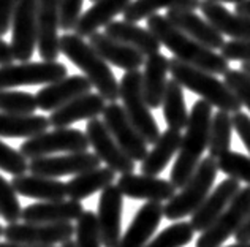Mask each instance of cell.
Segmentation results:
<instances>
[{
	"label": "cell",
	"instance_id": "52a82bcc",
	"mask_svg": "<svg viewBox=\"0 0 250 247\" xmlns=\"http://www.w3.org/2000/svg\"><path fill=\"white\" fill-rule=\"evenodd\" d=\"M90 147L87 135L78 128H54L52 132H43L27 138L21 144V154L25 159L48 157L57 152H84Z\"/></svg>",
	"mask_w": 250,
	"mask_h": 247
},
{
	"label": "cell",
	"instance_id": "f35d334b",
	"mask_svg": "<svg viewBox=\"0 0 250 247\" xmlns=\"http://www.w3.org/2000/svg\"><path fill=\"white\" fill-rule=\"evenodd\" d=\"M76 222H78L75 226L76 247H103L95 212L84 211Z\"/></svg>",
	"mask_w": 250,
	"mask_h": 247
},
{
	"label": "cell",
	"instance_id": "9a60e30c",
	"mask_svg": "<svg viewBox=\"0 0 250 247\" xmlns=\"http://www.w3.org/2000/svg\"><path fill=\"white\" fill-rule=\"evenodd\" d=\"M61 0H38L37 48L42 61L56 62L61 54Z\"/></svg>",
	"mask_w": 250,
	"mask_h": 247
},
{
	"label": "cell",
	"instance_id": "7a4b0ae2",
	"mask_svg": "<svg viewBox=\"0 0 250 247\" xmlns=\"http://www.w3.org/2000/svg\"><path fill=\"white\" fill-rule=\"evenodd\" d=\"M212 121V106L205 100L193 103L188 114L186 135L181 140V147L171 168L169 181L176 188H182L196 170L209 144V127Z\"/></svg>",
	"mask_w": 250,
	"mask_h": 247
},
{
	"label": "cell",
	"instance_id": "e0dca14e",
	"mask_svg": "<svg viewBox=\"0 0 250 247\" xmlns=\"http://www.w3.org/2000/svg\"><path fill=\"white\" fill-rule=\"evenodd\" d=\"M117 187L124 197L131 200H146V201H168L176 195V187L171 181L147 176V174L127 173L117 179Z\"/></svg>",
	"mask_w": 250,
	"mask_h": 247
},
{
	"label": "cell",
	"instance_id": "d6986e66",
	"mask_svg": "<svg viewBox=\"0 0 250 247\" xmlns=\"http://www.w3.org/2000/svg\"><path fill=\"white\" fill-rule=\"evenodd\" d=\"M92 89L90 81L84 75L65 76L56 82L46 84L37 92V105L42 111H56L57 108L63 106L65 103L84 94H89Z\"/></svg>",
	"mask_w": 250,
	"mask_h": 247
},
{
	"label": "cell",
	"instance_id": "7402d4cb",
	"mask_svg": "<svg viewBox=\"0 0 250 247\" xmlns=\"http://www.w3.org/2000/svg\"><path fill=\"white\" fill-rule=\"evenodd\" d=\"M106 100L100 94H84L57 108L49 116V124L54 128H65L80 121H90L103 114Z\"/></svg>",
	"mask_w": 250,
	"mask_h": 247
},
{
	"label": "cell",
	"instance_id": "ffe728a7",
	"mask_svg": "<svg viewBox=\"0 0 250 247\" xmlns=\"http://www.w3.org/2000/svg\"><path fill=\"white\" fill-rule=\"evenodd\" d=\"M167 18L174 27L195 38L196 41L205 44L209 49H222L225 44V38L220 32L208 19H203L200 15H196L193 10L171 8L167 11Z\"/></svg>",
	"mask_w": 250,
	"mask_h": 247
},
{
	"label": "cell",
	"instance_id": "4dcf8cb0",
	"mask_svg": "<svg viewBox=\"0 0 250 247\" xmlns=\"http://www.w3.org/2000/svg\"><path fill=\"white\" fill-rule=\"evenodd\" d=\"M116 179V171L111 168H95V170L84 171L81 174H76L73 179H70L67 185V197L70 200L81 201L84 198H89L90 195L97 192H102L103 188L111 185Z\"/></svg>",
	"mask_w": 250,
	"mask_h": 247
},
{
	"label": "cell",
	"instance_id": "484cf974",
	"mask_svg": "<svg viewBox=\"0 0 250 247\" xmlns=\"http://www.w3.org/2000/svg\"><path fill=\"white\" fill-rule=\"evenodd\" d=\"M169 59L162 53L146 57L143 71V95L150 109L162 106L168 84Z\"/></svg>",
	"mask_w": 250,
	"mask_h": 247
},
{
	"label": "cell",
	"instance_id": "f546056e",
	"mask_svg": "<svg viewBox=\"0 0 250 247\" xmlns=\"http://www.w3.org/2000/svg\"><path fill=\"white\" fill-rule=\"evenodd\" d=\"M182 135L181 132L168 128L162 132L159 140L154 143V147L147 152V155L141 162V171L147 176H159L165 170L171 159L174 157L181 147Z\"/></svg>",
	"mask_w": 250,
	"mask_h": 247
},
{
	"label": "cell",
	"instance_id": "bcb514c9",
	"mask_svg": "<svg viewBox=\"0 0 250 247\" xmlns=\"http://www.w3.org/2000/svg\"><path fill=\"white\" fill-rule=\"evenodd\" d=\"M18 2L19 0H0V37L10 30Z\"/></svg>",
	"mask_w": 250,
	"mask_h": 247
},
{
	"label": "cell",
	"instance_id": "8fae6325",
	"mask_svg": "<svg viewBox=\"0 0 250 247\" xmlns=\"http://www.w3.org/2000/svg\"><path fill=\"white\" fill-rule=\"evenodd\" d=\"M103 122L109 130V133L113 135V138L117 141V144L124 149V152L131 160L135 162L144 160V157L149 152L147 143L144 141L140 132L131 124L122 105H119L117 102L106 105L103 111Z\"/></svg>",
	"mask_w": 250,
	"mask_h": 247
},
{
	"label": "cell",
	"instance_id": "8992f818",
	"mask_svg": "<svg viewBox=\"0 0 250 247\" xmlns=\"http://www.w3.org/2000/svg\"><path fill=\"white\" fill-rule=\"evenodd\" d=\"M119 99L128 119L147 144H154L162 135L159 124L150 113L143 95V73L140 70L127 71L119 82Z\"/></svg>",
	"mask_w": 250,
	"mask_h": 247
},
{
	"label": "cell",
	"instance_id": "836d02e7",
	"mask_svg": "<svg viewBox=\"0 0 250 247\" xmlns=\"http://www.w3.org/2000/svg\"><path fill=\"white\" fill-rule=\"evenodd\" d=\"M162 8H186L195 11L200 8V0H133L122 15L125 21L138 22L155 15Z\"/></svg>",
	"mask_w": 250,
	"mask_h": 247
},
{
	"label": "cell",
	"instance_id": "e575fe53",
	"mask_svg": "<svg viewBox=\"0 0 250 247\" xmlns=\"http://www.w3.org/2000/svg\"><path fill=\"white\" fill-rule=\"evenodd\" d=\"M233 130L234 128H233L231 113L220 111L219 109L215 114H212V121H210V127H209V144H208V151L210 157L219 159L229 151Z\"/></svg>",
	"mask_w": 250,
	"mask_h": 247
},
{
	"label": "cell",
	"instance_id": "11a10c76",
	"mask_svg": "<svg viewBox=\"0 0 250 247\" xmlns=\"http://www.w3.org/2000/svg\"><path fill=\"white\" fill-rule=\"evenodd\" d=\"M61 247H76V243L75 241H71V239H70V241H67V243H63Z\"/></svg>",
	"mask_w": 250,
	"mask_h": 247
},
{
	"label": "cell",
	"instance_id": "d590c367",
	"mask_svg": "<svg viewBox=\"0 0 250 247\" xmlns=\"http://www.w3.org/2000/svg\"><path fill=\"white\" fill-rule=\"evenodd\" d=\"M195 230L190 222H176L150 239L146 247H184L192 243Z\"/></svg>",
	"mask_w": 250,
	"mask_h": 247
},
{
	"label": "cell",
	"instance_id": "f5cc1de1",
	"mask_svg": "<svg viewBox=\"0 0 250 247\" xmlns=\"http://www.w3.org/2000/svg\"><path fill=\"white\" fill-rule=\"evenodd\" d=\"M210 2H215V3H239L241 0H210Z\"/></svg>",
	"mask_w": 250,
	"mask_h": 247
},
{
	"label": "cell",
	"instance_id": "5b68a950",
	"mask_svg": "<svg viewBox=\"0 0 250 247\" xmlns=\"http://www.w3.org/2000/svg\"><path fill=\"white\" fill-rule=\"evenodd\" d=\"M217 173H219L217 159L210 157V155L206 159H201L196 170L187 181V184L163 206V217L174 222V220L192 216L210 193Z\"/></svg>",
	"mask_w": 250,
	"mask_h": 247
},
{
	"label": "cell",
	"instance_id": "c3c4849f",
	"mask_svg": "<svg viewBox=\"0 0 250 247\" xmlns=\"http://www.w3.org/2000/svg\"><path fill=\"white\" fill-rule=\"evenodd\" d=\"M15 62V56H13L11 44H8L0 37V65H8Z\"/></svg>",
	"mask_w": 250,
	"mask_h": 247
},
{
	"label": "cell",
	"instance_id": "ba28073f",
	"mask_svg": "<svg viewBox=\"0 0 250 247\" xmlns=\"http://www.w3.org/2000/svg\"><path fill=\"white\" fill-rule=\"evenodd\" d=\"M67 75V67L57 61L0 65V90L19 86H46L62 80Z\"/></svg>",
	"mask_w": 250,
	"mask_h": 247
},
{
	"label": "cell",
	"instance_id": "f907efd6",
	"mask_svg": "<svg viewBox=\"0 0 250 247\" xmlns=\"http://www.w3.org/2000/svg\"><path fill=\"white\" fill-rule=\"evenodd\" d=\"M0 247H46V246H27V244H18V243H0ZM48 247H54V246H48Z\"/></svg>",
	"mask_w": 250,
	"mask_h": 247
},
{
	"label": "cell",
	"instance_id": "ee69618b",
	"mask_svg": "<svg viewBox=\"0 0 250 247\" xmlns=\"http://www.w3.org/2000/svg\"><path fill=\"white\" fill-rule=\"evenodd\" d=\"M228 62H250V40H229L220 49Z\"/></svg>",
	"mask_w": 250,
	"mask_h": 247
},
{
	"label": "cell",
	"instance_id": "83f0119b",
	"mask_svg": "<svg viewBox=\"0 0 250 247\" xmlns=\"http://www.w3.org/2000/svg\"><path fill=\"white\" fill-rule=\"evenodd\" d=\"M133 0H97L89 10H85L75 25V34L81 38H89L113 19L127 10Z\"/></svg>",
	"mask_w": 250,
	"mask_h": 247
},
{
	"label": "cell",
	"instance_id": "60d3db41",
	"mask_svg": "<svg viewBox=\"0 0 250 247\" xmlns=\"http://www.w3.org/2000/svg\"><path fill=\"white\" fill-rule=\"evenodd\" d=\"M0 170L13 176L25 174V171H29V160L21 154V151H16L0 140Z\"/></svg>",
	"mask_w": 250,
	"mask_h": 247
},
{
	"label": "cell",
	"instance_id": "681fc988",
	"mask_svg": "<svg viewBox=\"0 0 250 247\" xmlns=\"http://www.w3.org/2000/svg\"><path fill=\"white\" fill-rule=\"evenodd\" d=\"M234 11L242 16L250 18V0H241L239 3H234Z\"/></svg>",
	"mask_w": 250,
	"mask_h": 247
},
{
	"label": "cell",
	"instance_id": "ab89813d",
	"mask_svg": "<svg viewBox=\"0 0 250 247\" xmlns=\"http://www.w3.org/2000/svg\"><path fill=\"white\" fill-rule=\"evenodd\" d=\"M16 195L18 193L10 181H6L0 174V217H3L8 224L18 222L22 216V207Z\"/></svg>",
	"mask_w": 250,
	"mask_h": 247
},
{
	"label": "cell",
	"instance_id": "8d00e7d4",
	"mask_svg": "<svg viewBox=\"0 0 250 247\" xmlns=\"http://www.w3.org/2000/svg\"><path fill=\"white\" fill-rule=\"evenodd\" d=\"M38 109L35 95L22 90H0V113L34 114Z\"/></svg>",
	"mask_w": 250,
	"mask_h": 247
},
{
	"label": "cell",
	"instance_id": "3957f363",
	"mask_svg": "<svg viewBox=\"0 0 250 247\" xmlns=\"http://www.w3.org/2000/svg\"><path fill=\"white\" fill-rule=\"evenodd\" d=\"M61 54L83 71L84 76L90 81L92 87H95L104 100L109 103L117 102L119 82L108 62L84 38L65 32V35L61 37Z\"/></svg>",
	"mask_w": 250,
	"mask_h": 247
},
{
	"label": "cell",
	"instance_id": "816d5d0a",
	"mask_svg": "<svg viewBox=\"0 0 250 247\" xmlns=\"http://www.w3.org/2000/svg\"><path fill=\"white\" fill-rule=\"evenodd\" d=\"M241 71L250 78V62H242L241 63Z\"/></svg>",
	"mask_w": 250,
	"mask_h": 247
},
{
	"label": "cell",
	"instance_id": "6da1fadb",
	"mask_svg": "<svg viewBox=\"0 0 250 247\" xmlns=\"http://www.w3.org/2000/svg\"><path fill=\"white\" fill-rule=\"evenodd\" d=\"M147 29L157 37L162 46L173 53L174 59L212 75H225L229 70V62L220 53H215L214 49H209L195 38L184 34L168 21L167 16L159 13L149 16Z\"/></svg>",
	"mask_w": 250,
	"mask_h": 247
},
{
	"label": "cell",
	"instance_id": "5bb4252c",
	"mask_svg": "<svg viewBox=\"0 0 250 247\" xmlns=\"http://www.w3.org/2000/svg\"><path fill=\"white\" fill-rule=\"evenodd\" d=\"M102 160L94 152H71L57 157H38L29 162V171L32 174L46 178H61L70 174H81L84 171L100 168Z\"/></svg>",
	"mask_w": 250,
	"mask_h": 247
},
{
	"label": "cell",
	"instance_id": "7bdbcfd3",
	"mask_svg": "<svg viewBox=\"0 0 250 247\" xmlns=\"http://www.w3.org/2000/svg\"><path fill=\"white\" fill-rule=\"evenodd\" d=\"M84 0H61V29L75 30L78 19L83 15Z\"/></svg>",
	"mask_w": 250,
	"mask_h": 247
},
{
	"label": "cell",
	"instance_id": "b9f144b4",
	"mask_svg": "<svg viewBox=\"0 0 250 247\" xmlns=\"http://www.w3.org/2000/svg\"><path fill=\"white\" fill-rule=\"evenodd\" d=\"M223 76H225V81L223 82L238 95L242 106H246L250 111V78L242 73L241 70H231V68Z\"/></svg>",
	"mask_w": 250,
	"mask_h": 247
},
{
	"label": "cell",
	"instance_id": "9c48e42d",
	"mask_svg": "<svg viewBox=\"0 0 250 247\" xmlns=\"http://www.w3.org/2000/svg\"><path fill=\"white\" fill-rule=\"evenodd\" d=\"M250 212V185L241 188L238 195L231 200L212 225L200 235L195 247H222L228 238L234 236V233L246 220Z\"/></svg>",
	"mask_w": 250,
	"mask_h": 247
},
{
	"label": "cell",
	"instance_id": "1f68e13d",
	"mask_svg": "<svg viewBox=\"0 0 250 247\" xmlns=\"http://www.w3.org/2000/svg\"><path fill=\"white\" fill-rule=\"evenodd\" d=\"M49 119L42 114H6L0 113L2 138H32L48 130Z\"/></svg>",
	"mask_w": 250,
	"mask_h": 247
},
{
	"label": "cell",
	"instance_id": "9f6ffc18",
	"mask_svg": "<svg viewBox=\"0 0 250 247\" xmlns=\"http://www.w3.org/2000/svg\"><path fill=\"white\" fill-rule=\"evenodd\" d=\"M3 230H5V228H3L2 225H0V236H3Z\"/></svg>",
	"mask_w": 250,
	"mask_h": 247
},
{
	"label": "cell",
	"instance_id": "d6a6232c",
	"mask_svg": "<svg viewBox=\"0 0 250 247\" xmlns=\"http://www.w3.org/2000/svg\"><path fill=\"white\" fill-rule=\"evenodd\" d=\"M162 108H163V118L167 121L168 128L181 132V130L187 127L190 113H187L184 87L176 80H168Z\"/></svg>",
	"mask_w": 250,
	"mask_h": 247
},
{
	"label": "cell",
	"instance_id": "603a6c76",
	"mask_svg": "<svg viewBox=\"0 0 250 247\" xmlns=\"http://www.w3.org/2000/svg\"><path fill=\"white\" fill-rule=\"evenodd\" d=\"M84 207L76 200L40 201L22 209L21 219L25 224H62L73 222L81 217Z\"/></svg>",
	"mask_w": 250,
	"mask_h": 247
},
{
	"label": "cell",
	"instance_id": "74e56055",
	"mask_svg": "<svg viewBox=\"0 0 250 247\" xmlns=\"http://www.w3.org/2000/svg\"><path fill=\"white\" fill-rule=\"evenodd\" d=\"M219 171L227 174L228 178H233L239 183H246L250 185V157L241 152L228 151L222 157L217 159Z\"/></svg>",
	"mask_w": 250,
	"mask_h": 247
},
{
	"label": "cell",
	"instance_id": "277c9868",
	"mask_svg": "<svg viewBox=\"0 0 250 247\" xmlns=\"http://www.w3.org/2000/svg\"><path fill=\"white\" fill-rule=\"evenodd\" d=\"M169 73L182 87L200 95L201 100L208 102L210 106H215L220 111L227 113L241 111L242 103L238 95L209 71L192 67L177 59H169Z\"/></svg>",
	"mask_w": 250,
	"mask_h": 247
},
{
	"label": "cell",
	"instance_id": "4316f807",
	"mask_svg": "<svg viewBox=\"0 0 250 247\" xmlns=\"http://www.w3.org/2000/svg\"><path fill=\"white\" fill-rule=\"evenodd\" d=\"M104 35L138 49L146 57L160 53L162 48L160 41L149 29H144L136 22L125 21V19L124 21H111L104 27Z\"/></svg>",
	"mask_w": 250,
	"mask_h": 247
},
{
	"label": "cell",
	"instance_id": "f6af8a7d",
	"mask_svg": "<svg viewBox=\"0 0 250 247\" xmlns=\"http://www.w3.org/2000/svg\"><path fill=\"white\" fill-rule=\"evenodd\" d=\"M231 119H233L234 132L238 133V136L241 138V141L244 143L246 149L250 154V116L242 111H238V113H233Z\"/></svg>",
	"mask_w": 250,
	"mask_h": 247
},
{
	"label": "cell",
	"instance_id": "30bf717a",
	"mask_svg": "<svg viewBox=\"0 0 250 247\" xmlns=\"http://www.w3.org/2000/svg\"><path fill=\"white\" fill-rule=\"evenodd\" d=\"M75 235L71 222L62 224H8L3 230V238L8 243L27 246H54L70 241Z\"/></svg>",
	"mask_w": 250,
	"mask_h": 247
},
{
	"label": "cell",
	"instance_id": "7dc6e473",
	"mask_svg": "<svg viewBox=\"0 0 250 247\" xmlns=\"http://www.w3.org/2000/svg\"><path fill=\"white\" fill-rule=\"evenodd\" d=\"M234 239L236 243H250V212L247 214L246 220L242 222L238 231L234 233Z\"/></svg>",
	"mask_w": 250,
	"mask_h": 247
},
{
	"label": "cell",
	"instance_id": "db71d44e",
	"mask_svg": "<svg viewBox=\"0 0 250 247\" xmlns=\"http://www.w3.org/2000/svg\"><path fill=\"white\" fill-rule=\"evenodd\" d=\"M227 247H250V243H236V244L227 246Z\"/></svg>",
	"mask_w": 250,
	"mask_h": 247
},
{
	"label": "cell",
	"instance_id": "ac0fdd59",
	"mask_svg": "<svg viewBox=\"0 0 250 247\" xmlns=\"http://www.w3.org/2000/svg\"><path fill=\"white\" fill-rule=\"evenodd\" d=\"M239 190V181L233 178H227L220 184H217V187L205 198L198 209L190 216V224H192L193 230L203 233L209 225H212Z\"/></svg>",
	"mask_w": 250,
	"mask_h": 247
},
{
	"label": "cell",
	"instance_id": "cb8c5ba5",
	"mask_svg": "<svg viewBox=\"0 0 250 247\" xmlns=\"http://www.w3.org/2000/svg\"><path fill=\"white\" fill-rule=\"evenodd\" d=\"M89 44L108 63L125 71L138 70L146 62V56L141 54L138 49L117 40H113L111 37L100 34V32H95L94 35L89 37Z\"/></svg>",
	"mask_w": 250,
	"mask_h": 247
},
{
	"label": "cell",
	"instance_id": "2e32d148",
	"mask_svg": "<svg viewBox=\"0 0 250 247\" xmlns=\"http://www.w3.org/2000/svg\"><path fill=\"white\" fill-rule=\"evenodd\" d=\"M122 209L124 195L119 187L111 184L103 188L98 200V230H100L103 247H116L122 236Z\"/></svg>",
	"mask_w": 250,
	"mask_h": 247
},
{
	"label": "cell",
	"instance_id": "44dd1931",
	"mask_svg": "<svg viewBox=\"0 0 250 247\" xmlns=\"http://www.w3.org/2000/svg\"><path fill=\"white\" fill-rule=\"evenodd\" d=\"M163 217V205L159 201H147L144 203L133 220L128 225L127 231L121 236V241L116 247H146L155 230L159 228Z\"/></svg>",
	"mask_w": 250,
	"mask_h": 247
},
{
	"label": "cell",
	"instance_id": "6f0895ef",
	"mask_svg": "<svg viewBox=\"0 0 250 247\" xmlns=\"http://www.w3.org/2000/svg\"><path fill=\"white\" fill-rule=\"evenodd\" d=\"M92 2H97V0H92Z\"/></svg>",
	"mask_w": 250,
	"mask_h": 247
},
{
	"label": "cell",
	"instance_id": "7c38bea8",
	"mask_svg": "<svg viewBox=\"0 0 250 247\" xmlns=\"http://www.w3.org/2000/svg\"><path fill=\"white\" fill-rule=\"evenodd\" d=\"M38 0H19L13 16L11 49L15 61L29 62L37 48Z\"/></svg>",
	"mask_w": 250,
	"mask_h": 247
},
{
	"label": "cell",
	"instance_id": "d4e9b609",
	"mask_svg": "<svg viewBox=\"0 0 250 247\" xmlns=\"http://www.w3.org/2000/svg\"><path fill=\"white\" fill-rule=\"evenodd\" d=\"M200 11L222 35L231 37L233 40H250V18L229 11L222 3L210 0H201Z\"/></svg>",
	"mask_w": 250,
	"mask_h": 247
},
{
	"label": "cell",
	"instance_id": "4fadbf2b",
	"mask_svg": "<svg viewBox=\"0 0 250 247\" xmlns=\"http://www.w3.org/2000/svg\"><path fill=\"white\" fill-rule=\"evenodd\" d=\"M85 135H87L89 144L94 149V154L108 168L121 174L135 171V160H131L117 144L103 121L98 118L90 119L85 125Z\"/></svg>",
	"mask_w": 250,
	"mask_h": 247
},
{
	"label": "cell",
	"instance_id": "f1b7e54d",
	"mask_svg": "<svg viewBox=\"0 0 250 247\" xmlns=\"http://www.w3.org/2000/svg\"><path fill=\"white\" fill-rule=\"evenodd\" d=\"M18 195L40 200V201H57L67 198V185L54 178L38 176V174H19L10 181Z\"/></svg>",
	"mask_w": 250,
	"mask_h": 247
}]
</instances>
